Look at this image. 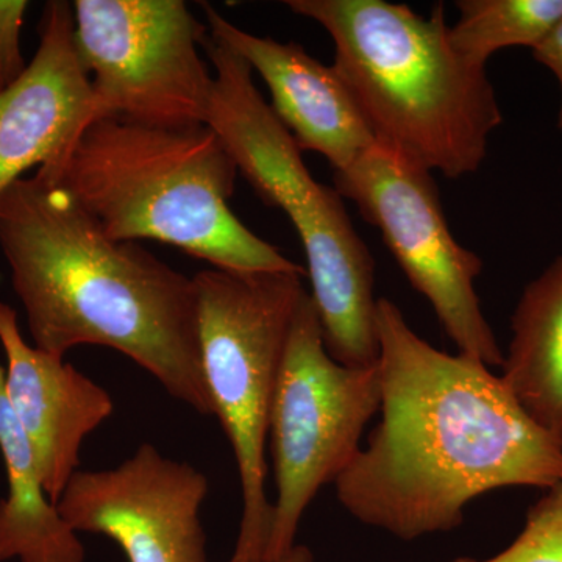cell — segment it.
Returning <instances> with one entry per match:
<instances>
[{
    "label": "cell",
    "instance_id": "ba28073f",
    "mask_svg": "<svg viewBox=\"0 0 562 562\" xmlns=\"http://www.w3.org/2000/svg\"><path fill=\"white\" fill-rule=\"evenodd\" d=\"M333 180L339 195L382 233L384 246L430 303L458 353L502 368L505 353L476 294L483 261L454 239L431 172L375 143Z\"/></svg>",
    "mask_w": 562,
    "mask_h": 562
},
{
    "label": "cell",
    "instance_id": "277c9868",
    "mask_svg": "<svg viewBox=\"0 0 562 562\" xmlns=\"http://www.w3.org/2000/svg\"><path fill=\"white\" fill-rule=\"evenodd\" d=\"M335 46L333 68L375 140L425 171H479L503 114L486 68L450 46L442 3L430 16L384 0H288Z\"/></svg>",
    "mask_w": 562,
    "mask_h": 562
},
{
    "label": "cell",
    "instance_id": "2e32d148",
    "mask_svg": "<svg viewBox=\"0 0 562 562\" xmlns=\"http://www.w3.org/2000/svg\"><path fill=\"white\" fill-rule=\"evenodd\" d=\"M0 366V452L9 494L0 501V562H85L79 532L44 491L31 442L7 398Z\"/></svg>",
    "mask_w": 562,
    "mask_h": 562
},
{
    "label": "cell",
    "instance_id": "ac0fdd59",
    "mask_svg": "<svg viewBox=\"0 0 562 562\" xmlns=\"http://www.w3.org/2000/svg\"><path fill=\"white\" fill-rule=\"evenodd\" d=\"M528 509L522 531L487 560L457 558L450 562H562V476Z\"/></svg>",
    "mask_w": 562,
    "mask_h": 562
},
{
    "label": "cell",
    "instance_id": "5b68a950",
    "mask_svg": "<svg viewBox=\"0 0 562 562\" xmlns=\"http://www.w3.org/2000/svg\"><path fill=\"white\" fill-rule=\"evenodd\" d=\"M301 273L233 272L194 277L203 379L214 416L231 439L243 490L238 538L227 562H265L272 525L266 494V446L277 380L295 310Z\"/></svg>",
    "mask_w": 562,
    "mask_h": 562
},
{
    "label": "cell",
    "instance_id": "6da1fadb",
    "mask_svg": "<svg viewBox=\"0 0 562 562\" xmlns=\"http://www.w3.org/2000/svg\"><path fill=\"white\" fill-rule=\"evenodd\" d=\"M375 328L382 417L333 483L358 522L414 541L457 530L487 492L561 479V443L501 375L432 347L390 299L376 302Z\"/></svg>",
    "mask_w": 562,
    "mask_h": 562
},
{
    "label": "cell",
    "instance_id": "7a4b0ae2",
    "mask_svg": "<svg viewBox=\"0 0 562 562\" xmlns=\"http://www.w3.org/2000/svg\"><path fill=\"white\" fill-rule=\"evenodd\" d=\"M0 249L36 349L65 358L76 347H109L194 412L213 414L194 277L138 243L109 238L40 173L0 194Z\"/></svg>",
    "mask_w": 562,
    "mask_h": 562
},
{
    "label": "cell",
    "instance_id": "9a60e30c",
    "mask_svg": "<svg viewBox=\"0 0 562 562\" xmlns=\"http://www.w3.org/2000/svg\"><path fill=\"white\" fill-rule=\"evenodd\" d=\"M502 369L524 412L562 446V254L525 286Z\"/></svg>",
    "mask_w": 562,
    "mask_h": 562
},
{
    "label": "cell",
    "instance_id": "7c38bea8",
    "mask_svg": "<svg viewBox=\"0 0 562 562\" xmlns=\"http://www.w3.org/2000/svg\"><path fill=\"white\" fill-rule=\"evenodd\" d=\"M203 11L211 36L260 74L271 91L272 110L299 149L317 151L338 172L376 143L333 66L322 65L301 44L243 31L206 3Z\"/></svg>",
    "mask_w": 562,
    "mask_h": 562
},
{
    "label": "cell",
    "instance_id": "e0dca14e",
    "mask_svg": "<svg viewBox=\"0 0 562 562\" xmlns=\"http://www.w3.org/2000/svg\"><path fill=\"white\" fill-rule=\"evenodd\" d=\"M450 46L460 57L486 68L492 55L508 47L535 49L562 18V0H458Z\"/></svg>",
    "mask_w": 562,
    "mask_h": 562
},
{
    "label": "cell",
    "instance_id": "30bf717a",
    "mask_svg": "<svg viewBox=\"0 0 562 562\" xmlns=\"http://www.w3.org/2000/svg\"><path fill=\"white\" fill-rule=\"evenodd\" d=\"M74 31L72 3H46L35 57L16 83L0 90V194L29 169L61 160L94 121Z\"/></svg>",
    "mask_w": 562,
    "mask_h": 562
},
{
    "label": "cell",
    "instance_id": "ffe728a7",
    "mask_svg": "<svg viewBox=\"0 0 562 562\" xmlns=\"http://www.w3.org/2000/svg\"><path fill=\"white\" fill-rule=\"evenodd\" d=\"M531 52L535 60L546 66L560 85L561 103L560 113H558V128L562 132V18L554 25L552 32L546 36V40Z\"/></svg>",
    "mask_w": 562,
    "mask_h": 562
},
{
    "label": "cell",
    "instance_id": "9c48e42d",
    "mask_svg": "<svg viewBox=\"0 0 562 562\" xmlns=\"http://www.w3.org/2000/svg\"><path fill=\"white\" fill-rule=\"evenodd\" d=\"M209 480L143 443L106 471H79L57 503L76 532L102 535L128 562H209L201 509Z\"/></svg>",
    "mask_w": 562,
    "mask_h": 562
},
{
    "label": "cell",
    "instance_id": "4fadbf2b",
    "mask_svg": "<svg viewBox=\"0 0 562 562\" xmlns=\"http://www.w3.org/2000/svg\"><path fill=\"white\" fill-rule=\"evenodd\" d=\"M306 257V276L319 316L325 349L349 368L379 361L375 261L358 235L335 188H322L305 209L290 216Z\"/></svg>",
    "mask_w": 562,
    "mask_h": 562
},
{
    "label": "cell",
    "instance_id": "52a82bcc",
    "mask_svg": "<svg viewBox=\"0 0 562 562\" xmlns=\"http://www.w3.org/2000/svg\"><path fill=\"white\" fill-rule=\"evenodd\" d=\"M74 38L94 95V121L205 125L214 76L205 27L183 0H76Z\"/></svg>",
    "mask_w": 562,
    "mask_h": 562
},
{
    "label": "cell",
    "instance_id": "44dd1931",
    "mask_svg": "<svg viewBox=\"0 0 562 562\" xmlns=\"http://www.w3.org/2000/svg\"><path fill=\"white\" fill-rule=\"evenodd\" d=\"M276 562H314V554L310 547L303 543H295L294 547Z\"/></svg>",
    "mask_w": 562,
    "mask_h": 562
},
{
    "label": "cell",
    "instance_id": "3957f363",
    "mask_svg": "<svg viewBox=\"0 0 562 562\" xmlns=\"http://www.w3.org/2000/svg\"><path fill=\"white\" fill-rule=\"evenodd\" d=\"M36 173L68 191L114 241L169 244L224 271L306 277L231 210L238 169L206 124L151 127L102 117Z\"/></svg>",
    "mask_w": 562,
    "mask_h": 562
},
{
    "label": "cell",
    "instance_id": "d6986e66",
    "mask_svg": "<svg viewBox=\"0 0 562 562\" xmlns=\"http://www.w3.org/2000/svg\"><path fill=\"white\" fill-rule=\"evenodd\" d=\"M27 7L25 0H0V90L16 83L29 66L21 52V29Z\"/></svg>",
    "mask_w": 562,
    "mask_h": 562
},
{
    "label": "cell",
    "instance_id": "8fae6325",
    "mask_svg": "<svg viewBox=\"0 0 562 562\" xmlns=\"http://www.w3.org/2000/svg\"><path fill=\"white\" fill-rule=\"evenodd\" d=\"M0 344L7 357V398L31 442L44 491L57 505L79 472L81 443L113 414V398L63 358L29 346L18 313L3 302Z\"/></svg>",
    "mask_w": 562,
    "mask_h": 562
},
{
    "label": "cell",
    "instance_id": "8992f818",
    "mask_svg": "<svg viewBox=\"0 0 562 562\" xmlns=\"http://www.w3.org/2000/svg\"><path fill=\"white\" fill-rule=\"evenodd\" d=\"M380 405L379 368L333 360L305 292L292 319L269 419L277 498L265 562L279 561L297 543L303 514L360 452L362 432Z\"/></svg>",
    "mask_w": 562,
    "mask_h": 562
},
{
    "label": "cell",
    "instance_id": "5bb4252c",
    "mask_svg": "<svg viewBox=\"0 0 562 562\" xmlns=\"http://www.w3.org/2000/svg\"><path fill=\"white\" fill-rule=\"evenodd\" d=\"M214 68L206 125L262 202L288 214L319 192L302 150L254 81V70L213 36L202 44Z\"/></svg>",
    "mask_w": 562,
    "mask_h": 562
}]
</instances>
